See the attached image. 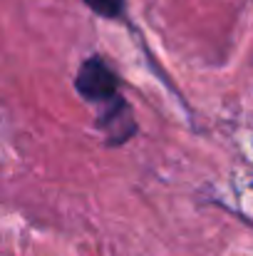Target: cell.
I'll return each instance as SVG.
<instances>
[{
    "mask_svg": "<svg viewBox=\"0 0 253 256\" xmlns=\"http://www.w3.org/2000/svg\"><path fill=\"white\" fill-rule=\"evenodd\" d=\"M97 130L104 134V144L107 147H122L139 132V124L134 120V112H132L129 102L122 97V100L112 102L109 107L99 110Z\"/></svg>",
    "mask_w": 253,
    "mask_h": 256,
    "instance_id": "cell-2",
    "label": "cell"
},
{
    "mask_svg": "<svg viewBox=\"0 0 253 256\" xmlns=\"http://www.w3.org/2000/svg\"><path fill=\"white\" fill-rule=\"evenodd\" d=\"M82 2L104 20H119L127 10V0H82Z\"/></svg>",
    "mask_w": 253,
    "mask_h": 256,
    "instance_id": "cell-3",
    "label": "cell"
},
{
    "mask_svg": "<svg viewBox=\"0 0 253 256\" xmlns=\"http://www.w3.org/2000/svg\"><path fill=\"white\" fill-rule=\"evenodd\" d=\"M75 90L84 102L94 104L97 110H104L124 97L119 90V75L109 68V62L102 55H89L80 62L75 75Z\"/></svg>",
    "mask_w": 253,
    "mask_h": 256,
    "instance_id": "cell-1",
    "label": "cell"
}]
</instances>
